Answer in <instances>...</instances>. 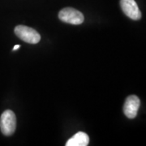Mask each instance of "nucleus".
I'll return each instance as SVG.
<instances>
[{
  "mask_svg": "<svg viewBox=\"0 0 146 146\" xmlns=\"http://www.w3.org/2000/svg\"><path fill=\"white\" fill-rule=\"evenodd\" d=\"M16 127V118L15 113L11 110H5L0 117V129L5 136H11Z\"/></svg>",
  "mask_w": 146,
  "mask_h": 146,
  "instance_id": "f257e3e1",
  "label": "nucleus"
},
{
  "mask_svg": "<svg viewBox=\"0 0 146 146\" xmlns=\"http://www.w3.org/2000/svg\"><path fill=\"white\" fill-rule=\"evenodd\" d=\"M15 33L22 41L29 44H36L41 40L39 33L34 29L25 25H17L15 28Z\"/></svg>",
  "mask_w": 146,
  "mask_h": 146,
  "instance_id": "f03ea898",
  "label": "nucleus"
},
{
  "mask_svg": "<svg viewBox=\"0 0 146 146\" xmlns=\"http://www.w3.org/2000/svg\"><path fill=\"white\" fill-rule=\"evenodd\" d=\"M58 18L65 23L78 25L84 22V15L76 9L72 7H65L58 12Z\"/></svg>",
  "mask_w": 146,
  "mask_h": 146,
  "instance_id": "7ed1b4c3",
  "label": "nucleus"
},
{
  "mask_svg": "<svg viewBox=\"0 0 146 146\" xmlns=\"http://www.w3.org/2000/svg\"><path fill=\"white\" fill-rule=\"evenodd\" d=\"M122 11L131 20L138 21L141 18V12L135 0H120Z\"/></svg>",
  "mask_w": 146,
  "mask_h": 146,
  "instance_id": "20e7f679",
  "label": "nucleus"
},
{
  "mask_svg": "<svg viewBox=\"0 0 146 146\" xmlns=\"http://www.w3.org/2000/svg\"><path fill=\"white\" fill-rule=\"evenodd\" d=\"M141 105V101L136 95H131L127 98L123 106V112L128 119H134Z\"/></svg>",
  "mask_w": 146,
  "mask_h": 146,
  "instance_id": "39448f33",
  "label": "nucleus"
},
{
  "mask_svg": "<svg viewBox=\"0 0 146 146\" xmlns=\"http://www.w3.org/2000/svg\"><path fill=\"white\" fill-rule=\"evenodd\" d=\"M89 143V136L84 131H79L68 140L66 146H86Z\"/></svg>",
  "mask_w": 146,
  "mask_h": 146,
  "instance_id": "423d86ee",
  "label": "nucleus"
},
{
  "mask_svg": "<svg viewBox=\"0 0 146 146\" xmlns=\"http://www.w3.org/2000/svg\"><path fill=\"white\" fill-rule=\"evenodd\" d=\"M20 47H21V46H20V45H16L15 46L13 47V50H16L20 49Z\"/></svg>",
  "mask_w": 146,
  "mask_h": 146,
  "instance_id": "0eeeda50",
  "label": "nucleus"
}]
</instances>
